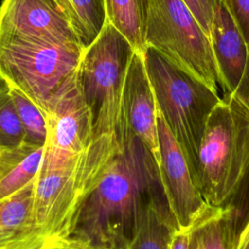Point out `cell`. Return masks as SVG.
Masks as SVG:
<instances>
[{
    "instance_id": "24",
    "label": "cell",
    "mask_w": 249,
    "mask_h": 249,
    "mask_svg": "<svg viewBox=\"0 0 249 249\" xmlns=\"http://www.w3.org/2000/svg\"><path fill=\"white\" fill-rule=\"evenodd\" d=\"M190 234H191V229L177 230L173 234L170 249H189Z\"/></svg>"
},
{
    "instance_id": "6",
    "label": "cell",
    "mask_w": 249,
    "mask_h": 249,
    "mask_svg": "<svg viewBox=\"0 0 249 249\" xmlns=\"http://www.w3.org/2000/svg\"><path fill=\"white\" fill-rule=\"evenodd\" d=\"M145 44L218 89L209 35L182 0L149 1Z\"/></svg>"
},
{
    "instance_id": "4",
    "label": "cell",
    "mask_w": 249,
    "mask_h": 249,
    "mask_svg": "<svg viewBox=\"0 0 249 249\" xmlns=\"http://www.w3.org/2000/svg\"><path fill=\"white\" fill-rule=\"evenodd\" d=\"M136 51L110 23L84 50L79 82L93 118V137L124 138L129 130L123 108L127 69Z\"/></svg>"
},
{
    "instance_id": "7",
    "label": "cell",
    "mask_w": 249,
    "mask_h": 249,
    "mask_svg": "<svg viewBox=\"0 0 249 249\" xmlns=\"http://www.w3.org/2000/svg\"><path fill=\"white\" fill-rule=\"evenodd\" d=\"M45 153L40 169L70 172L93 135L91 110L84 96L78 72L49 99Z\"/></svg>"
},
{
    "instance_id": "10",
    "label": "cell",
    "mask_w": 249,
    "mask_h": 249,
    "mask_svg": "<svg viewBox=\"0 0 249 249\" xmlns=\"http://www.w3.org/2000/svg\"><path fill=\"white\" fill-rule=\"evenodd\" d=\"M209 38L224 94L232 95L249 108V43L224 0L215 13Z\"/></svg>"
},
{
    "instance_id": "23",
    "label": "cell",
    "mask_w": 249,
    "mask_h": 249,
    "mask_svg": "<svg viewBox=\"0 0 249 249\" xmlns=\"http://www.w3.org/2000/svg\"><path fill=\"white\" fill-rule=\"evenodd\" d=\"M38 249H114L103 247L79 239L72 235L49 240L43 243Z\"/></svg>"
},
{
    "instance_id": "8",
    "label": "cell",
    "mask_w": 249,
    "mask_h": 249,
    "mask_svg": "<svg viewBox=\"0 0 249 249\" xmlns=\"http://www.w3.org/2000/svg\"><path fill=\"white\" fill-rule=\"evenodd\" d=\"M50 41L83 48L69 0H3L0 41Z\"/></svg>"
},
{
    "instance_id": "11",
    "label": "cell",
    "mask_w": 249,
    "mask_h": 249,
    "mask_svg": "<svg viewBox=\"0 0 249 249\" xmlns=\"http://www.w3.org/2000/svg\"><path fill=\"white\" fill-rule=\"evenodd\" d=\"M123 108L130 131L147 146L158 163V108L143 53L140 52L133 53L127 69L123 91Z\"/></svg>"
},
{
    "instance_id": "2",
    "label": "cell",
    "mask_w": 249,
    "mask_h": 249,
    "mask_svg": "<svg viewBox=\"0 0 249 249\" xmlns=\"http://www.w3.org/2000/svg\"><path fill=\"white\" fill-rule=\"evenodd\" d=\"M142 53L158 111L180 145L196 182L202 135L221 97L200 78L153 47L147 46Z\"/></svg>"
},
{
    "instance_id": "22",
    "label": "cell",
    "mask_w": 249,
    "mask_h": 249,
    "mask_svg": "<svg viewBox=\"0 0 249 249\" xmlns=\"http://www.w3.org/2000/svg\"><path fill=\"white\" fill-rule=\"evenodd\" d=\"M244 39L249 43V0H224Z\"/></svg>"
},
{
    "instance_id": "13",
    "label": "cell",
    "mask_w": 249,
    "mask_h": 249,
    "mask_svg": "<svg viewBox=\"0 0 249 249\" xmlns=\"http://www.w3.org/2000/svg\"><path fill=\"white\" fill-rule=\"evenodd\" d=\"M178 224L163 192L153 196L139 215L127 249H170Z\"/></svg>"
},
{
    "instance_id": "25",
    "label": "cell",
    "mask_w": 249,
    "mask_h": 249,
    "mask_svg": "<svg viewBox=\"0 0 249 249\" xmlns=\"http://www.w3.org/2000/svg\"><path fill=\"white\" fill-rule=\"evenodd\" d=\"M234 249H249V218L236 232Z\"/></svg>"
},
{
    "instance_id": "12",
    "label": "cell",
    "mask_w": 249,
    "mask_h": 249,
    "mask_svg": "<svg viewBox=\"0 0 249 249\" xmlns=\"http://www.w3.org/2000/svg\"><path fill=\"white\" fill-rule=\"evenodd\" d=\"M45 144L24 140L0 151V200H3L37 176L42 166Z\"/></svg>"
},
{
    "instance_id": "20",
    "label": "cell",
    "mask_w": 249,
    "mask_h": 249,
    "mask_svg": "<svg viewBox=\"0 0 249 249\" xmlns=\"http://www.w3.org/2000/svg\"><path fill=\"white\" fill-rule=\"evenodd\" d=\"M209 35L215 13L221 0H182Z\"/></svg>"
},
{
    "instance_id": "16",
    "label": "cell",
    "mask_w": 249,
    "mask_h": 249,
    "mask_svg": "<svg viewBox=\"0 0 249 249\" xmlns=\"http://www.w3.org/2000/svg\"><path fill=\"white\" fill-rule=\"evenodd\" d=\"M150 0H104L106 22L113 25L134 48L143 53Z\"/></svg>"
},
{
    "instance_id": "18",
    "label": "cell",
    "mask_w": 249,
    "mask_h": 249,
    "mask_svg": "<svg viewBox=\"0 0 249 249\" xmlns=\"http://www.w3.org/2000/svg\"><path fill=\"white\" fill-rule=\"evenodd\" d=\"M14 106L24 130L25 140L46 144L47 122L42 110L19 90L10 87Z\"/></svg>"
},
{
    "instance_id": "3",
    "label": "cell",
    "mask_w": 249,
    "mask_h": 249,
    "mask_svg": "<svg viewBox=\"0 0 249 249\" xmlns=\"http://www.w3.org/2000/svg\"><path fill=\"white\" fill-rule=\"evenodd\" d=\"M249 169V108L224 94L211 112L198 150L196 186L206 203L226 207Z\"/></svg>"
},
{
    "instance_id": "14",
    "label": "cell",
    "mask_w": 249,
    "mask_h": 249,
    "mask_svg": "<svg viewBox=\"0 0 249 249\" xmlns=\"http://www.w3.org/2000/svg\"><path fill=\"white\" fill-rule=\"evenodd\" d=\"M34 180L0 200V249H21L32 230Z\"/></svg>"
},
{
    "instance_id": "5",
    "label": "cell",
    "mask_w": 249,
    "mask_h": 249,
    "mask_svg": "<svg viewBox=\"0 0 249 249\" xmlns=\"http://www.w3.org/2000/svg\"><path fill=\"white\" fill-rule=\"evenodd\" d=\"M84 50L50 41H0V77L44 112L49 99L79 69Z\"/></svg>"
},
{
    "instance_id": "1",
    "label": "cell",
    "mask_w": 249,
    "mask_h": 249,
    "mask_svg": "<svg viewBox=\"0 0 249 249\" xmlns=\"http://www.w3.org/2000/svg\"><path fill=\"white\" fill-rule=\"evenodd\" d=\"M159 167L133 133L81 203L70 235L114 249H127L141 210L161 193Z\"/></svg>"
},
{
    "instance_id": "21",
    "label": "cell",
    "mask_w": 249,
    "mask_h": 249,
    "mask_svg": "<svg viewBox=\"0 0 249 249\" xmlns=\"http://www.w3.org/2000/svg\"><path fill=\"white\" fill-rule=\"evenodd\" d=\"M226 207L232 209L235 217L236 231H238L249 218V169L237 194Z\"/></svg>"
},
{
    "instance_id": "19",
    "label": "cell",
    "mask_w": 249,
    "mask_h": 249,
    "mask_svg": "<svg viewBox=\"0 0 249 249\" xmlns=\"http://www.w3.org/2000/svg\"><path fill=\"white\" fill-rule=\"evenodd\" d=\"M10 89L8 83L0 77V151L25 140Z\"/></svg>"
},
{
    "instance_id": "9",
    "label": "cell",
    "mask_w": 249,
    "mask_h": 249,
    "mask_svg": "<svg viewBox=\"0 0 249 249\" xmlns=\"http://www.w3.org/2000/svg\"><path fill=\"white\" fill-rule=\"evenodd\" d=\"M159 173L162 191L180 230L191 229L212 206L196 185L186 157L164 119L158 111Z\"/></svg>"
},
{
    "instance_id": "17",
    "label": "cell",
    "mask_w": 249,
    "mask_h": 249,
    "mask_svg": "<svg viewBox=\"0 0 249 249\" xmlns=\"http://www.w3.org/2000/svg\"><path fill=\"white\" fill-rule=\"evenodd\" d=\"M77 19L81 42L87 49L100 34L106 23L104 0H69Z\"/></svg>"
},
{
    "instance_id": "15",
    "label": "cell",
    "mask_w": 249,
    "mask_h": 249,
    "mask_svg": "<svg viewBox=\"0 0 249 249\" xmlns=\"http://www.w3.org/2000/svg\"><path fill=\"white\" fill-rule=\"evenodd\" d=\"M236 224L230 207H212L192 228L189 249H234Z\"/></svg>"
}]
</instances>
